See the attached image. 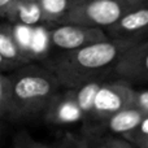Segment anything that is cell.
Instances as JSON below:
<instances>
[{"instance_id": "20", "label": "cell", "mask_w": 148, "mask_h": 148, "mask_svg": "<svg viewBox=\"0 0 148 148\" xmlns=\"http://www.w3.org/2000/svg\"><path fill=\"white\" fill-rule=\"evenodd\" d=\"M83 136L86 139L87 148H112L110 144L108 143L107 136L92 133H84Z\"/></svg>"}, {"instance_id": "9", "label": "cell", "mask_w": 148, "mask_h": 148, "mask_svg": "<svg viewBox=\"0 0 148 148\" xmlns=\"http://www.w3.org/2000/svg\"><path fill=\"white\" fill-rule=\"evenodd\" d=\"M146 113L135 105H129L123 109L110 114L105 118L92 134H110V135H123L136 127Z\"/></svg>"}, {"instance_id": "1", "label": "cell", "mask_w": 148, "mask_h": 148, "mask_svg": "<svg viewBox=\"0 0 148 148\" xmlns=\"http://www.w3.org/2000/svg\"><path fill=\"white\" fill-rule=\"evenodd\" d=\"M142 40L108 38L70 51H62L44 66H47L62 87L75 88L95 78H105L110 74L121 55Z\"/></svg>"}, {"instance_id": "15", "label": "cell", "mask_w": 148, "mask_h": 148, "mask_svg": "<svg viewBox=\"0 0 148 148\" xmlns=\"http://www.w3.org/2000/svg\"><path fill=\"white\" fill-rule=\"evenodd\" d=\"M33 27L34 26L23 25V23H12V33L16 44L20 48L21 53L31 62L30 57V46H31V36H33Z\"/></svg>"}, {"instance_id": "23", "label": "cell", "mask_w": 148, "mask_h": 148, "mask_svg": "<svg viewBox=\"0 0 148 148\" xmlns=\"http://www.w3.org/2000/svg\"><path fill=\"white\" fill-rule=\"evenodd\" d=\"M18 66H21L20 64L12 61V60L4 57L3 55H0V72H9V70H14L17 69Z\"/></svg>"}, {"instance_id": "10", "label": "cell", "mask_w": 148, "mask_h": 148, "mask_svg": "<svg viewBox=\"0 0 148 148\" xmlns=\"http://www.w3.org/2000/svg\"><path fill=\"white\" fill-rule=\"evenodd\" d=\"M5 18H8L10 23H23L29 26L44 23L38 0H13Z\"/></svg>"}, {"instance_id": "18", "label": "cell", "mask_w": 148, "mask_h": 148, "mask_svg": "<svg viewBox=\"0 0 148 148\" xmlns=\"http://www.w3.org/2000/svg\"><path fill=\"white\" fill-rule=\"evenodd\" d=\"M13 148H53L36 142L27 131H20L13 139Z\"/></svg>"}, {"instance_id": "19", "label": "cell", "mask_w": 148, "mask_h": 148, "mask_svg": "<svg viewBox=\"0 0 148 148\" xmlns=\"http://www.w3.org/2000/svg\"><path fill=\"white\" fill-rule=\"evenodd\" d=\"M53 148H87V144L83 135L79 136L72 133H65Z\"/></svg>"}, {"instance_id": "21", "label": "cell", "mask_w": 148, "mask_h": 148, "mask_svg": "<svg viewBox=\"0 0 148 148\" xmlns=\"http://www.w3.org/2000/svg\"><path fill=\"white\" fill-rule=\"evenodd\" d=\"M133 105L138 107L144 113H148V90H136L133 92Z\"/></svg>"}, {"instance_id": "6", "label": "cell", "mask_w": 148, "mask_h": 148, "mask_svg": "<svg viewBox=\"0 0 148 148\" xmlns=\"http://www.w3.org/2000/svg\"><path fill=\"white\" fill-rule=\"evenodd\" d=\"M110 74L129 82H148V39L126 49Z\"/></svg>"}, {"instance_id": "27", "label": "cell", "mask_w": 148, "mask_h": 148, "mask_svg": "<svg viewBox=\"0 0 148 148\" xmlns=\"http://www.w3.org/2000/svg\"><path fill=\"white\" fill-rule=\"evenodd\" d=\"M3 117H4V114L0 112V127H1V118H3Z\"/></svg>"}, {"instance_id": "26", "label": "cell", "mask_w": 148, "mask_h": 148, "mask_svg": "<svg viewBox=\"0 0 148 148\" xmlns=\"http://www.w3.org/2000/svg\"><path fill=\"white\" fill-rule=\"evenodd\" d=\"M70 3H72V5H75V4H79V3H82L83 0H69Z\"/></svg>"}, {"instance_id": "13", "label": "cell", "mask_w": 148, "mask_h": 148, "mask_svg": "<svg viewBox=\"0 0 148 148\" xmlns=\"http://www.w3.org/2000/svg\"><path fill=\"white\" fill-rule=\"evenodd\" d=\"M43 14V22L47 25H57L62 21L72 3L69 0H38Z\"/></svg>"}, {"instance_id": "14", "label": "cell", "mask_w": 148, "mask_h": 148, "mask_svg": "<svg viewBox=\"0 0 148 148\" xmlns=\"http://www.w3.org/2000/svg\"><path fill=\"white\" fill-rule=\"evenodd\" d=\"M51 47L49 39V27L47 23H39L33 27V36H31L30 46V57L31 60L43 59L47 55Z\"/></svg>"}, {"instance_id": "8", "label": "cell", "mask_w": 148, "mask_h": 148, "mask_svg": "<svg viewBox=\"0 0 148 148\" xmlns=\"http://www.w3.org/2000/svg\"><path fill=\"white\" fill-rule=\"evenodd\" d=\"M109 38L117 39H148V5L126 13L117 22L104 29Z\"/></svg>"}, {"instance_id": "16", "label": "cell", "mask_w": 148, "mask_h": 148, "mask_svg": "<svg viewBox=\"0 0 148 148\" xmlns=\"http://www.w3.org/2000/svg\"><path fill=\"white\" fill-rule=\"evenodd\" d=\"M122 138H125L126 140H129L131 144L136 146L140 140H143L146 136H148V113L144 114V117L142 118V121L136 125V127H134L131 131L121 135Z\"/></svg>"}, {"instance_id": "12", "label": "cell", "mask_w": 148, "mask_h": 148, "mask_svg": "<svg viewBox=\"0 0 148 148\" xmlns=\"http://www.w3.org/2000/svg\"><path fill=\"white\" fill-rule=\"evenodd\" d=\"M0 55L20 65L29 62L27 59L21 53L20 48L16 44L12 33V23H1L0 25Z\"/></svg>"}, {"instance_id": "28", "label": "cell", "mask_w": 148, "mask_h": 148, "mask_svg": "<svg viewBox=\"0 0 148 148\" xmlns=\"http://www.w3.org/2000/svg\"><path fill=\"white\" fill-rule=\"evenodd\" d=\"M83 1H92V0H83ZM83 1H82V3H83Z\"/></svg>"}, {"instance_id": "24", "label": "cell", "mask_w": 148, "mask_h": 148, "mask_svg": "<svg viewBox=\"0 0 148 148\" xmlns=\"http://www.w3.org/2000/svg\"><path fill=\"white\" fill-rule=\"evenodd\" d=\"M12 1H13V0H0V18L5 17V14H7V10L9 9Z\"/></svg>"}, {"instance_id": "22", "label": "cell", "mask_w": 148, "mask_h": 148, "mask_svg": "<svg viewBox=\"0 0 148 148\" xmlns=\"http://www.w3.org/2000/svg\"><path fill=\"white\" fill-rule=\"evenodd\" d=\"M108 143L110 144L112 148H136L134 144H131L129 140H126L125 138L118 135H108Z\"/></svg>"}, {"instance_id": "17", "label": "cell", "mask_w": 148, "mask_h": 148, "mask_svg": "<svg viewBox=\"0 0 148 148\" xmlns=\"http://www.w3.org/2000/svg\"><path fill=\"white\" fill-rule=\"evenodd\" d=\"M10 104V79L0 72V112L7 116Z\"/></svg>"}, {"instance_id": "11", "label": "cell", "mask_w": 148, "mask_h": 148, "mask_svg": "<svg viewBox=\"0 0 148 148\" xmlns=\"http://www.w3.org/2000/svg\"><path fill=\"white\" fill-rule=\"evenodd\" d=\"M105 78H95L90 79V81L84 82V83L79 84L74 90V96H75L77 104H78L79 109L82 112L83 120L82 123H86L88 121L90 116L92 113V107H94V100L96 96L97 90L100 88L101 83L104 82Z\"/></svg>"}, {"instance_id": "4", "label": "cell", "mask_w": 148, "mask_h": 148, "mask_svg": "<svg viewBox=\"0 0 148 148\" xmlns=\"http://www.w3.org/2000/svg\"><path fill=\"white\" fill-rule=\"evenodd\" d=\"M133 92L134 87L126 79L117 77L113 81L104 79L96 92L91 116L88 121L83 123L84 133H94L97 126L110 114L133 105Z\"/></svg>"}, {"instance_id": "7", "label": "cell", "mask_w": 148, "mask_h": 148, "mask_svg": "<svg viewBox=\"0 0 148 148\" xmlns=\"http://www.w3.org/2000/svg\"><path fill=\"white\" fill-rule=\"evenodd\" d=\"M43 118L51 125H73L82 122L83 116L77 104L74 90L62 87L49 100L46 109L43 110Z\"/></svg>"}, {"instance_id": "5", "label": "cell", "mask_w": 148, "mask_h": 148, "mask_svg": "<svg viewBox=\"0 0 148 148\" xmlns=\"http://www.w3.org/2000/svg\"><path fill=\"white\" fill-rule=\"evenodd\" d=\"M109 36L104 29L96 26H86L79 23H57L49 29L51 46L61 51H70L95 42L105 40Z\"/></svg>"}, {"instance_id": "2", "label": "cell", "mask_w": 148, "mask_h": 148, "mask_svg": "<svg viewBox=\"0 0 148 148\" xmlns=\"http://www.w3.org/2000/svg\"><path fill=\"white\" fill-rule=\"evenodd\" d=\"M10 79V104L7 116L13 121L30 120L42 114L49 100L62 88L47 66L27 62L13 70Z\"/></svg>"}, {"instance_id": "3", "label": "cell", "mask_w": 148, "mask_h": 148, "mask_svg": "<svg viewBox=\"0 0 148 148\" xmlns=\"http://www.w3.org/2000/svg\"><path fill=\"white\" fill-rule=\"evenodd\" d=\"M148 5V0H92L72 5L60 23H79L105 29L126 13Z\"/></svg>"}, {"instance_id": "25", "label": "cell", "mask_w": 148, "mask_h": 148, "mask_svg": "<svg viewBox=\"0 0 148 148\" xmlns=\"http://www.w3.org/2000/svg\"><path fill=\"white\" fill-rule=\"evenodd\" d=\"M135 147H136V148H148V136H146L143 140L139 142V143L136 144Z\"/></svg>"}]
</instances>
